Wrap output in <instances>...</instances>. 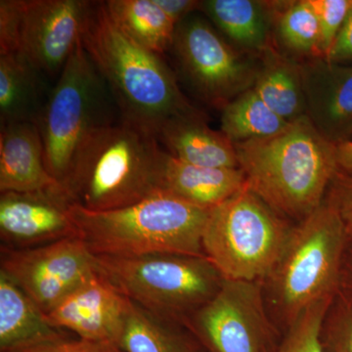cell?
<instances>
[{"mask_svg":"<svg viewBox=\"0 0 352 352\" xmlns=\"http://www.w3.org/2000/svg\"><path fill=\"white\" fill-rule=\"evenodd\" d=\"M83 47L107 83L120 122L156 138L168 120L199 112L183 94L161 55L124 34L105 1L94 2L82 34Z\"/></svg>","mask_w":352,"mask_h":352,"instance_id":"6da1fadb","label":"cell"},{"mask_svg":"<svg viewBox=\"0 0 352 352\" xmlns=\"http://www.w3.org/2000/svg\"><path fill=\"white\" fill-rule=\"evenodd\" d=\"M234 145L248 187L280 214L298 222L323 203L340 170L336 145L307 116L270 138Z\"/></svg>","mask_w":352,"mask_h":352,"instance_id":"7a4b0ae2","label":"cell"},{"mask_svg":"<svg viewBox=\"0 0 352 352\" xmlns=\"http://www.w3.org/2000/svg\"><path fill=\"white\" fill-rule=\"evenodd\" d=\"M163 149L154 136L120 122L83 140L62 186L74 205L91 212L129 207L161 191Z\"/></svg>","mask_w":352,"mask_h":352,"instance_id":"3957f363","label":"cell"},{"mask_svg":"<svg viewBox=\"0 0 352 352\" xmlns=\"http://www.w3.org/2000/svg\"><path fill=\"white\" fill-rule=\"evenodd\" d=\"M210 212L164 191L108 212L71 206L76 232L87 249L112 258L155 252L205 256L201 238Z\"/></svg>","mask_w":352,"mask_h":352,"instance_id":"277c9868","label":"cell"},{"mask_svg":"<svg viewBox=\"0 0 352 352\" xmlns=\"http://www.w3.org/2000/svg\"><path fill=\"white\" fill-rule=\"evenodd\" d=\"M349 237L346 223L327 198L293 226L276 264L263 282L266 300L285 327L309 305L338 295Z\"/></svg>","mask_w":352,"mask_h":352,"instance_id":"5b68a950","label":"cell"},{"mask_svg":"<svg viewBox=\"0 0 352 352\" xmlns=\"http://www.w3.org/2000/svg\"><path fill=\"white\" fill-rule=\"evenodd\" d=\"M95 258L98 272L129 300L184 327L190 317L217 295L224 281L206 256L155 252Z\"/></svg>","mask_w":352,"mask_h":352,"instance_id":"8992f818","label":"cell"},{"mask_svg":"<svg viewBox=\"0 0 352 352\" xmlns=\"http://www.w3.org/2000/svg\"><path fill=\"white\" fill-rule=\"evenodd\" d=\"M293 226L249 187L212 208L204 229V254L224 279L263 282Z\"/></svg>","mask_w":352,"mask_h":352,"instance_id":"52a82bcc","label":"cell"},{"mask_svg":"<svg viewBox=\"0 0 352 352\" xmlns=\"http://www.w3.org/2000/svg\"><path fill=\"white\" fill-rule=\"evenodd\" d=\"M109 95L112 96L107 83L80 41L36 122L43 140L46 168L60 184L66 179L83 140L98 127L112 124L107 115Z\"/></svg>","mask_w":352,"mask_h":352,"instance_id":"ba28073f","label":"cell"},{"mask_svg":"<svg viewBox=\"0 0 352 352\" xmlns=\"http://www.w3.org/2000/svg\"><path fill=\"white\" fill-rule=\"evenodd\" d=\"M170 50L183 80L210 107L222 110L258 78L259 57L236 48L198 16L176 25Z\"/></svg>","mask_w":352,"mask_h":352,"instance_id":"9c48e42d","label":"cell"},{"mask_svg":"<svg viewBox=\"0 0 352 352\" xmlns=\"http://www.w3.org/2000/svg\"><path fill=\"white\" fill-rule=\"evenodd\" d=\"M205 352H273L277 332L263 282L224 279L217 295L185 323Z\"/></svg>","mask_w":352,"mask_h":352,"instance_id":"30bf717a","label":"cell"},{"mask_svg":"<svg viewBox=\"0 0 352 352\" xmlns=\"http://www.w3.org/2000/svg\"><path fill=\"white\" fill-rule=\"evenodd\" d=\"M97 271L96 258L78 236L30 249H0V272L45 315Z\"/></svg>","mask_w":352,"mask_h":352,"instance_id":"8fae6325","label":"cell"},{"mask_svg":"<svg viewBox=\"0 0 352 352\" xmlns=\"http://www.w3.org/2000/svg\"><path fill=\"white\" fill-rule=\"evenodd\" d=\"M94 1L23 0L18 53L44 76L61 74L82 34Z\"/></svg>","mask_w":352,"mask_h":352,"instance_id":"7c38bea8","label":"cell"},{"mask_svg":"<svg viewBox=\"0 0 352 352\" xmlns=\"http://www.w3.org/2000/svg\"><path fill=\"white\" fill-rule=\"evenodd\" d=\"M72 205L62 185L45 191L1 192V248L30 249L78 236Z\"/></svg>","mask_w":352,"mask_h":352,"instance_id":"4fadbf2b","label":"cell"},{"mask_svg":"<svg viewBox=\"0 0 352 352\" xmlns=\"http://www.w3.org/2000/svg\"><path fill=\"white\" fill-rule=\"evenodd\" d=\"M129 305V298L97 271L46 317L80 339L119 346Z\"/></svg>","mask_w":352,"mask_h":352,"instance_id":"5bb4252c","label":"cell"},{"mask_svg":"<svg viewBox=\"0 0 352 352\" xmlns=\"http://www.w3.org/2000/svg\"><path fill=\"white\" fill-rule=\"evenodd\" d=\"M307 116L333 145L349 141L352 133V66L324 58L302 61Z\"/></svg>","mask_w":352,"mask_h":352,"instance_id":"9a60e30c","label":"cell"},{"mask_svg":"<svg viewBox=\"0 0 352 352\" xmlns=\"http://www.w3.org/2000/svg\"><path fill=\"white\" fill-rule=\"evenodd\" d=\"M60 185L46 168L36 122L0 124V193L45 191Z\"/></svg>","mask_w":352,"mask_h":352,"instance_id":"2e32d148","label":"cell"},{"mask_svg":"<svg viewBox=\"0 0 352 352\" xmlns=\"http://www.w3.org/2000/svg\"><path fill=\"white\" fill-rule=\"evenodd\" d=\"M156 139L170 156L194 166L210 168H239L235 145L221 131L208 126L199 111L178 116L166 122Z\"/></svg>","mask_w":352,"mask_h":352,"instance_id":"e0dca14e","label":"cell"},{"mask_svg":"<svg viewBox=\"0 0 352 352\" xmlns=\"http://www.w3.org/2000/svg\"><path fill=\"white\" fill-rule=\"evenodd\" d=\"M161 191L212 210L247 186L240 168H210L179 161L163 150L160 164Z\"/></svg>","mask_w":352,"mask_h":352,"instance_id":"ac0fdd59","label":"cell"},{"mask_svg":"<svg viewBox=\"0 0 352 352\" xmlns=\"http://www.w3.org/2000/svg\"><path fill=\"white\" fill-rule=\"evenodd\" d=\"M200 10L243 52L261 57L276 45L272 1L205 0Z\"/></svg>","mask_w":352,"mask_h":352,"instance_id":"d6986e66","label":"cell"},{"mask_svg":"<svg viewBox=\"0 0 352 352\" xmlns=\"http://www.w3.org/2000/svg\"><path fill=\"white\" fill-rule=\"evenodd\" d=\"M69 337L31 298L0 272V352H18Z\"/></svg>","mask_w":352,"mask_h":352,"instance_id":"ffe728a7","label":"cell"},{"mask_svg":"<svg viewBox=\"0 0 352 352\" xmlns=\"http://www.w3.org/2000/svg\"><path fill=\"white\" fill-rule=\"evenodd\" d=\"M254 91L278 116L288 122L307 116L302 62L272 46L259 57Z\"/></svg>","mask_w":352,"mask_h":352,"instance_id":"44dd1931","label":"cell"},{"mask_svg":"<svg viewBox=\"0 0 352 352\" xmlns=\"http://www.w3.org/2000/svg\"><path fill=\"white\" fill-rule=\"evenodd\" d=\"M43 78L20 53L0 55V124L36 122L50 94Z\"/></svg>","mask_w":352,"mask_h":352,"instance_id":"7402d4cb","label":"cell"},{"mask_svg":"<svg viewBox=\"0 0 352 352\" xmlns=\"http://www.w3.org/2000/svg\"><path fill=\"white\" fill-rule=\"evenodd\" d=\"M124 352H201L184 326L164 320L129 300L119 342Z\"/></svg>","mask_w":352,"mask_h":352,"instance_id":"603a6c76","label":"cell"},{"mask_svg":"<svg viewBox=\"0 0 352 352\" xmlns=\"http://www.w3.org/2000/svg\"><path fill=\"white\" fill-rule=\"evenodd\" d=\"M105 4L115 24L134 43L159 55L171 50L176 24L155 0H108Z\"/></svg>","mask_w":352,"mask_h":352,"instance_id":"cb8c5ba5","label":"cell"},{"mask_svg":"<svg viewBox=\"0 0 352 352\" xmlns=\"http://www.w3.org/2000/svg\"><path fill=\"white\" fill-rule=\"evenodd\" d=\"M274 41L282 52L298 61L321 58V30L310 0L272 1Z\"/></svg>","mask_w":352,"mask_h":352,"instance_id":"d4e9b609","label":"cell"},{"mask_svg":"<svg viewBox=\"0 0 352 352\" xmlns=\"http://www.w3.org/2000/svg\"><path fill=\"white\" fill-rule=\"evenodd\" d=\"M221 111L220 131L234 144L270 138L284 131L289 124L273 112L254 88L236 97Z\"/></svg>","mask_w":352,"mask_h":352,"instance_id":"484cf974","label":"cell"},{"mask_svg":"<svg viewBox=\"0 0 352 352\" xmlns=\"http://www.w3.org/2000/svg\"><path fill=\"white\" fill-rule=\"evenodd\" d=\"M333 298L318 300L305 308L287 326L273 352H327L322 340V328Z\"/></svg>","mask_w":352,"mask_h":352,"instance_id":"4316f807","label":"cell"},{"mask_svg":"<svg viewBox=\"0 0 352 352\" xmlns=\"http://www.w3.org/2000/svg\"><path fill=\"white\" fill-rule=\"evenodd\" d=\"M322 340L327 352H352V296L340 291L324 319Z\"/></svg>","mask_w":352,"mask_h":352,"instance_id":"83f0119b","label":"cell"},{"mask_svg":"<svg viewBox=\"0 0 352 352\" xmlns=\"http://www.w3.org/2000/svg\"><path fill=\"white\" fill-rule=\"evenodd\" d=\"M310 2L320 23V53L321 58H325L351 10L352 0H310Z\"/></svg>","mask_w":352,"mask_h":352,"instance_id":"f1b7e54d","label":"cell"},{"mask_svg":"<svg viewBox=\"0 0 352 352\" xmlns=\"http://www.w3.org/2000/svg\"><path fill=\"white\" fill-rule=\"evenodd\" d=\"M22 1H0V55L18 52Z\"/></svg>","mask_w":352,"mask_h":352,"instance_id":"f546056e","label":"cell"},{"mask_svg":"<svg viewBox=\"0 0 352 352\" xmlns=\"http://www.w3.org/2000/svg\"><path fill=\"white\" fill-rule=\"evenodd\" d=\"M326 198L335 206L352 235V175L338 171L331 183Z\"/></svg>","mask_w":352,"mask_h":352,"instance_id":"4dcf8cb0","label":"cell"},{"mask_svg":"<svg viewBox=\"0 0 352 352\" xmlns=\"http://www.w3.org/2000/svg\"><path fill=\"white\" fill-rule=\"evenodd\" d=\"M18 352H124L116 344L66 337Z\"/></svg>","mask_w":352,"mask_h":352,"instance_id":"1f68e13d","label":"cell"},{"mask_svg":"<svg viewBox=\"0 0 352 352\" xmlns=\"http://www.w3.org/2000/svg\"><path fill=\"white\" fill-rule=\"evenodd\" d=\"M324 59L337 64L352 61V7L335 43Z\"/></svg>","mask_w":352,"mask_h":352,"instance_id":"d6a6232c","label":"cell"},{"mask_svg":"<svg viewBox=\"0 0 352 352\" xmlns=\"http://www.w3.org/2000/svg\"><path fill=\"white\" fill-rule=\"evenodd\" d=\"M155 2L176 25L191 16L194 11L200 10L201 6V1L196 0H155Z\"/></svg>","mask_w":352,"mask_h":352,"instance_id":"836d02e7","label":"cell"},{"mask_svg":"<svg viewBox=\"0 0 352 352\" xmlns=\"http://www.w3.org/2000/svg\"><path fill=\"white\" fill-rule=\"evenodd\" d=\"M340 291L352 296V235L347 242L342 261Z\"/></svg>","mask_w":352,"mask_h":352,"instance_id":"e575fe53","label":"cell"},{"mask_svg":"<svg viewBox=\"0 0 352 352\" xmlns=\"http://www.w3.org/2000/svg\"><path fill=\"white\" fill-rule=\"evenodd\" d=\"M336 157L339 170L352 175V141L336 145Z\"/></svg>","mask_w":352,"mask_h":352,"instance_id":"d590c367","label":"cell"},{"mask_svg":"<svg viewBox=\"0 0 352 352\" xmlns=\"http://www.w3.org/2000/svg\"><path fill=\"white\" fill-rule=\"evenodd\" d=\"M201 352H205V351H203V349H201Z\"/></svg>","mask_w":352,"mask_h":352,"instance_id":"8d00e7d4","label":"cell"}]
</instances>
